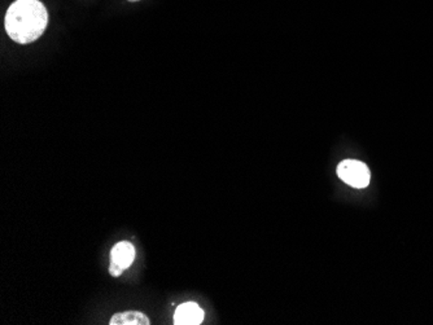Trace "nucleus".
Listing matches in <instances>:
<instances>
[{
    "mask_svg": "<svg viewBox=\"0 0 433 325\" xmlns=\"http://www.w3.org/2000/svg\"><path fill=\"white\" fill-rule=\"evenodd\" d=\"M135 259V248L129 241H121L116 244L111 250V266L109 273L113 278L121 276L125 270L133 265Z\"/></svg>",
    "mask_w": 433,
    "mask_h": 325,
    "instance_id": "nucleus-3",
    "label": "nucleus"
},
{
    "mask_svg": "<svg viewBox=\"0 0 433 325\" xmlns=\"http://www.w3.org/2000/svg\"><path fill=\"white\" fill-rule=\"evenodd\" d=\"M128 1H131V3H134V1H139V0H128Z\"/></svg>",
    "mask_w": 433,
    "mask_h": 325,
    "instance_id": "nucleus-6",
    "label": "nucleus"
},
{
    "mask_svg": "<svg viewBox=\"0 0 433 325\" xmlns=\"http://www.w3.org/2000/svg\"><path fill=\"white\" fill-rule=\"evenodd\" d=\"M48 25V12L39 0H17L8 8L4 26L8 37L20 45L40 38Z\"/></svg>",
    "mask_w": 433,
    "mask_h": 325,
    "instance_id": "nucleus-1",
    "label": "nucleus"
},
{
    "mask_svg": "<svg viewBox=\"0 0 433 325\" xmlns=\"http://www.w3.org/2000/svg\"><path fill=\"white\" fill-rule=\"evenodd\" d=\"M337 175L342 182L353 188H365L370 183V170L364 162L345 159L337 166Z\"/></svg>",
    "mask_w": 433,
    "mask_h": 325,
    "instance_id": "nucleus-2",
    "label": "nucleus"
},
{
    "mask_svg": "<svg viewBox=\"0 0 433 325\" xmlns=\"http://www.w3.org/2000/svg\"><path fill=\"white\" fill-rule=\"evenodd\" d=\"M204 320V311L195 302H186L176 307L175 325H198Z\"/></svg>",
    "mask_w": 433,
    "mask_h": 325,
    "instance_id": "nucleus-4",
    "label": "nucleus"
},
{
    "mask_svg": "<svg viewBox=\"0 0 433 325\" xmlns=\"http://www.w3.org/2000/svg\"><path fill=\"white\" fill-rule=\"evenodd\" d=\"M111 325H150L151 321L147 318L143 312L140 311H125L118 312L112 317Z\"/></svg>",
    "mask_w": 433,
    "mask_h": 325,
    "instance_id": "nucleus-5",
    "label": "nucleus"
}]
</instances>
